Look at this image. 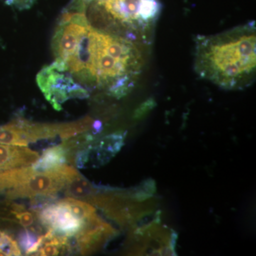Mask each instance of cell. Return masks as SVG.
<instances>
[{
	"label": "cell",
	"instance_id": "7a4b0ae2",
	"mask_svg": "<svg viewBox=\"0 0 256 256\" xmlns=\"http://www.w3.org/2000/svg\"><path fill=\"white\" fill-rule=\"evenodd\" d=\"M194 70L198 76L220 88L238 90L256 77L255 22L195 41Z\"/></svg>",
	"mask_w": 256,
	"mask_h": 256
},
{
	"label": "cell",
	"instance_id": "30bf717a",
	"mask_svg": "<svg viewBox=\"0 0 256 256\" xmlns=\"http://www.w3.org/2000/svg\"><path fill=\"white\" fill-rule=\"evenodd\" d=\"M58 202L82 222L96 214V208L90 204L82 200L68 197Z\"/></svg>",
	"mask_w": 256,
	"mask_h": 256
},
{
	"label": "cell",
	"instance_id": "ba28073f",
	"mask_svg": "<svg viewBox=\"0 0 256 256\" xmlns=\"http://www.w3.org/2000/svg\"><path fill=\"white\" fill-rule=\"evenodd\" d=\"M66 161V151L64 146L60 144L48 148L44 151L42 156L32 166L36 171H46L65 164Z\"/></svg>",
	"mask_w": 256,
	"mask_h": 256
},
{
	"label": "cell",
	"instance_id": "9c48e42d",
	"mask_svg": "<svg viewBox=\"0 0 256 256\" xmlns=\"http://www.w3.org/2000/svg\"><path fill=\"white\" fill-rule=\"evenodd\" d=\"M65 190L67 196L86 202L96 193L94 186L79 173L69 180Z\"/></svg>",
	"mask_w": 256,
	"mask_h": 256
},
{
	"label": "cell",
	"instance_id": "7c38bea8",
	"mask_svg": "<svg viewBox=\"0 0 256 256\" xmlns=\"http://www.w3.org/2000/svg\"><path fill=\"white\" fill-rule=\"evenodd\" d=\"M12 214L14 215L15 218L18 220V223L20 225L25 228H28V227L32 226L33 225L36 216L32 212L24 210V208L20 206V205H12Z\"/></svg>",
	"mask_w": 256,
	"mask_h": 256
},
{
	"label": "cell",
	"instance_id": "52a82bcc",
	"mask_svg": "<svg viewBox=\"0 0 256 256\" xmlns=\"http://www.w3.org/2000/svg\"><path fill=\"white\" fill-rule=\"evenodd\" d=\"M28 143L24 120H15L0 126V144L26 146Z\"/></svg>",
	"mask_w": 256,
	"mask_h": 256
},
{
	"label": "cell",
	"instance_id": "3957f363",
	"mask_svg": "<svg viewBox=\"0 0 256 256\" xmlns=\"http://www.w3.org/2000/svg\"><path fill=\"white\" fill-rule=\"evenodd\" d=\"M78 173L74 168L65 164L46 171H36L22 184L8 190L6 196L10 198L52 197L65 188L69 180Z\"/></svg>",
	"mask_w": 256,
	"mask_h": 256
},
{
	"label": "cell",
	"instance_id": "8fae6325",
	"mask_svg": "<svg viewBox=\"0 0 256 256\" xmlns=\"http://www.w3.org/2000/svg\"><path fill=\"white\" fill-rule=\"evenodd\" d=\"M18 242L0 229V256H21Z\"/></svg>",
	"mask_w": 256,
	"mask_h": 256
},
{
	"label": "cell",
	"instance_id": "6da1fadb",
	"mask_svg": "<svg viewBox=\"0 0 256 256\" xmlns=\"http://www.w3.org/2000/svg\"><path fill=\"white\" fill-rule=\"evenodd\" d=\"M52 66L88 92L124 97L142 72L146 47L128 37L96 28L82 12L62 14L52 40Z\"/></svg>",
	"mask_w": 256,
	"mask_h": 256
},
{
	"label": "cell",
	"instance_id": "277c9868",
	"mask_svg": "<svg viewBox=\"0 0 256 256\" xmlns=\"http://www.w3.org/2000/svg\"><path fill=\"white\" fill-rule=\"evenodd\" d=\"M114 234V229L96 213L84 220L74 236L79 252L82 255H88L98 250Z\"/></svg>",
	"mask_w": 256,
	"mask_h": 256
},
{
	"label": "cell",
	"instance_id": "5b68a950",
	"mask_svg": "<svg viewBox=\"0 0 256 256\" xmlns=\"http://www.w3.org/2000/svg\"><path fill=\"white\" fill-rule=\"evenodd\" d=\"M36 212L43 225L55 233L68 238L76 234L84 222L58 202L54 204L44 205L38 208Z\"/></svg>",
	"mask_w": 256,
	"mask_h": 256
},
{
	"label": "cell",
	"instance_id": "4fadbf2b",
	"mask_svg": "<svg viewBox=\"0 0 256 256\" xmlns=\"http://www.w3.org/2000/svg\"><path fill=\"white\" fill-rule=\"evenodd\" d=\"M37 240L36 235L28 230H25L20 234L18 236V246L24 250L28 252L30 248L33 246Z\"/></svg>",
	"mask_w": 256,
	"mask_h": 256
},
{
	"label": "cell",
	"instance_id": "8992f818",
	"mask_svg": "<svg viewBox=\"0 0 256 256\" xmlns=\"http://www.w3.org/2000/svg\"><path fill=\"white\" fill-rule=\"evenodd\" d=\"M40 156L38 152L26 146L0 144V173L15 168L32 166Z\"/></svg>",
	"mask_w": 256,
	"mask_h": 256
}]
</instances>
